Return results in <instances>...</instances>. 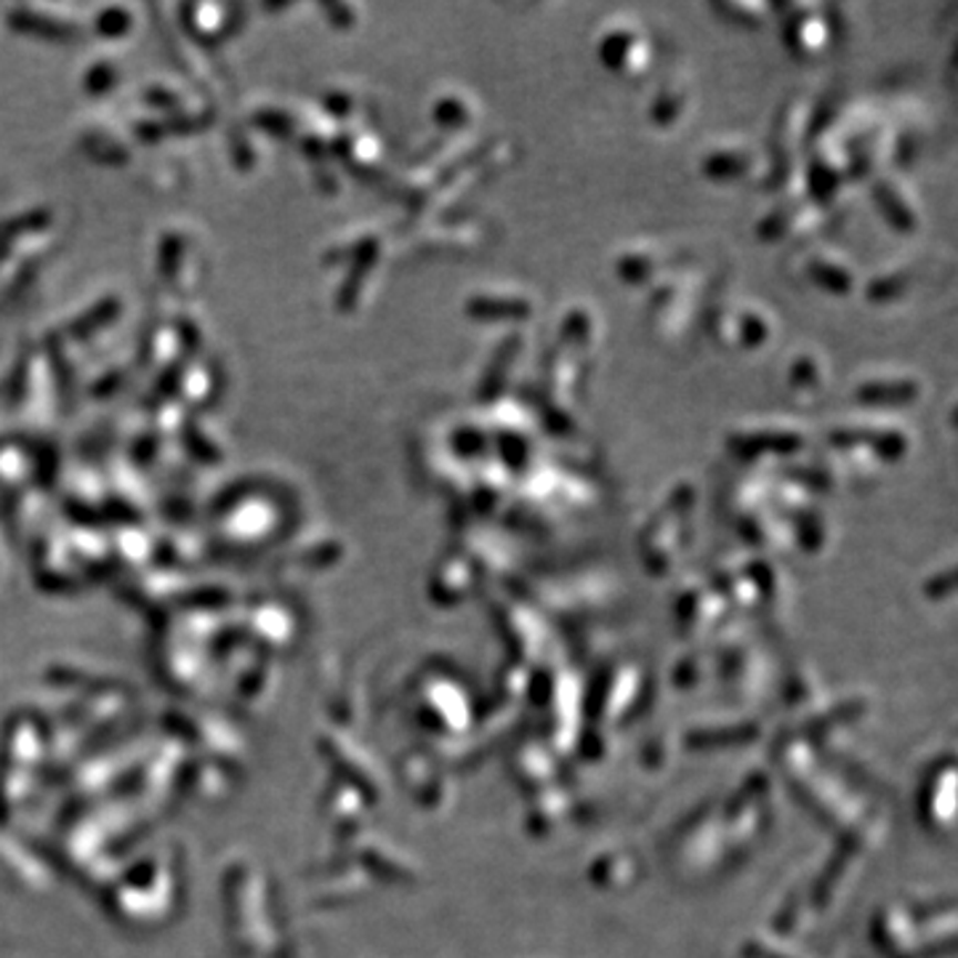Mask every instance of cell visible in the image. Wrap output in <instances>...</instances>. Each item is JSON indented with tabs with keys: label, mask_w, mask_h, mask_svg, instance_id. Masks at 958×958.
Wrapping results in <instances>:
<instances>
[{
	"label": "cell",
	"mask_w": 958,
	"mask_h": 958,
	"mask_svg": "<svg viewBox=\"0 0 958 958\" xmlns=\"http://www.w3.org/2000/svg\"><path fill=\"white\" fill-rule=\"evenodd\" d=\"M921 392L918 381L905 379V375H874V379H865L857 387L855 398L865 402V405H905V402H914Z\"/></svg>",
	"instance_id": "30bf717a"
},
{
	"label": "cell",
	"mask_w": 958,
	"mask_h": 958,
	"mask_svg": "<svg viewBox=\"0 0 958 958\" xmlns=\"http://www.w3.org/2000/svg\"><path fill=\"white\" fill-rule=\"evenodd\" d=\"M599 54H602V62L610 70L620 72V75L637 78L645 75L647 68H650L652 45L642 30L633 28L629 22H618L616 28L602 38Z\"/></svg>",
	"instance_id": "7a4b0ae2"
},
{
	"label": "cell",
	"mask_w": 958,
	"mask_h": 958,
	"mask_svg": "<svg viewBox=\"0 0 958 958\" xmlns=\"http://www.w3.org/2000/svg\"><path fill=\"white\" fill-rule=\"evenodd\" d=\"M756 150L749 144H724V147H717L705 155L703 168L719 182H738V178L751 176L756 171Z\"/></svg>",
	"instance_id": "ba28073f"
},
{
	"label": "cell",
	"mask_w": 958,
	"mask_h": 958,
	"mask_svg": "<svg viewBox=\"0 0 958 958\" xmlns=\"http://www.w3.org/2000/svg\"><path fill=\"white\" fill-rule=\"evenodd\" d=\"M713 333H717L719 343L751 349L764 343L766 336H770V320L753 307H727L713 320Z\"/></svg>",
	"instance_id": "3957f363"
},
{
	"label": "cell",
	"mask_w": 958,
	"mask_h": 958,
	"mask_svg": "<svg viewBox=\"0 0 958 958\" xmlns=\"http://www.w3.org/2000/svg\"><path fill=\"white\" fill-rule=\"evenodd\" d=\"M684 112V89L682 85H673V89H663L652 102V115L658 123H673Z\"/></svg>",
	"instance_id": "7c38bea8"
},
{
	"label": "cell",
	"mask_w": 958,
	"mask_h": 958,
	"mask_svg": "<svg viewBox=\"0 0 958 958\" xmlns=\"http://www.w3.org/2000/svg\"><path fill=\"white\" fill-rule=\"evenodd\" d=\"M466 312L482 322L525 320L533 312V301L527 296L508 293V290H487V293H477L468 299Z\"/></svg>",
	"instance_id": "52a82bcc"
},
{
	"label": "cell",
	"mask_w": 958,
	"mask_h": 958,
	"mask_svg": "<svg viewBox=\"0 0 958 958\" xmlns=\"http://www.w3.org/2000/svg\"><path fill=\"white\" fill-rule=\"evenodd\" d=\"M618 269L620 275H624V280L645 282L650 280L652 275H658L660 269H663V264L658 261V248H637L620 256Z\"/></svg>",
	"instance_id": "8fae6325"
},
{
	"label": "cell",
	"mask_w": 958,
	"mask_h": 958,
	"mask_svg": "<svg viewBox=\"0 0 958 958\" xmlns=\"http://www.w3.org/2000/svg\"><path fill=\"white\" fill-rule=\"evenodd\" d=\"M874 195H876L878 208H882L884 219H887L892 227H900V229H914L916 227L918 208H916L914 197H910L908 187H905L903 182H897V178H878Z\"/></svg>",
	"instance_id": "9c48e42d"
},
{
	"label": "cell",
	"mask_w": 958,
	"mask_h": 958,
	"mask_svg": "<svg viewBox=\"0 0 958 958\" xmlns=\"http://www.w3.org/2000/svg\"><path fill=\"white\" fill-rule=\"evenodd\" d=\"M802 432L789 426H756L743 429L732 434L730 445L740 455H762V453H794L802 447Z\"/></svg>",
	"instance_id": "8992f818"
},
{
	"label": "cell",
	"mask_w": 958,
	"mask_h": 958,
	"mask_svg": "<svg viewBox=\"0 0 958 958\" xmlns=\"http://www.w3.org/2000/svg\"><path fill=\"white\" fill-rule=\"evenodd\" d=\"M836 41V24L828 9L799 6L785 22V43L799 59H821Z\"/></svg>",
	"instance_id": "6da1fadb"
},
{
	"label": "cell",
	"mask_w": 958,
	"mask_h": 958,
	"mask_svg": "<svg viewBox=\"0 0 958 958\" xmlns=\"http://www.w3.org/2000/svg\"><path fill=\"white\" fill-rule=\"evenodd\" d=\"M810 280L831 293H847L855 286V267L836 248H812L804 261Z\"/></svg>",
	"instance_id": "5b68a950"
},
{
	"label": "cell",
	"mask_w": 958,
	"mask_h": 958,
	"mask_svg": "<svg viewBox=\"0 0 958 958\" xmlns=\"http://www.w3.org/2000/svg\"><path fill=\"white\" fill-rule=\"evenodd\" d=\"M812 123H815V104H812V99H794L791 104H785L783 121L777 125L775 134V168H781L785 161L791 165L799 147L807 142Z\"/></svg>",
	"instance_id": "277c9868"
},
{
	"label": "cell",
	"mask_w": 958,
	"mask_h": 958,
	"mask_svg": "<svg viewBox=\"0 0 958 958\" xmlns=\"http://www.w3.org/2000/svg\"><path fill=\"white\" fill-rule=\"evenodd\" d=\"M791 383H794V389H802V392H815V389H821V362L812 360V357H802V360H796L794 373H791Z\"/></svg>",
	"instance_id": "4fadbf2b"
}]
</instances>
